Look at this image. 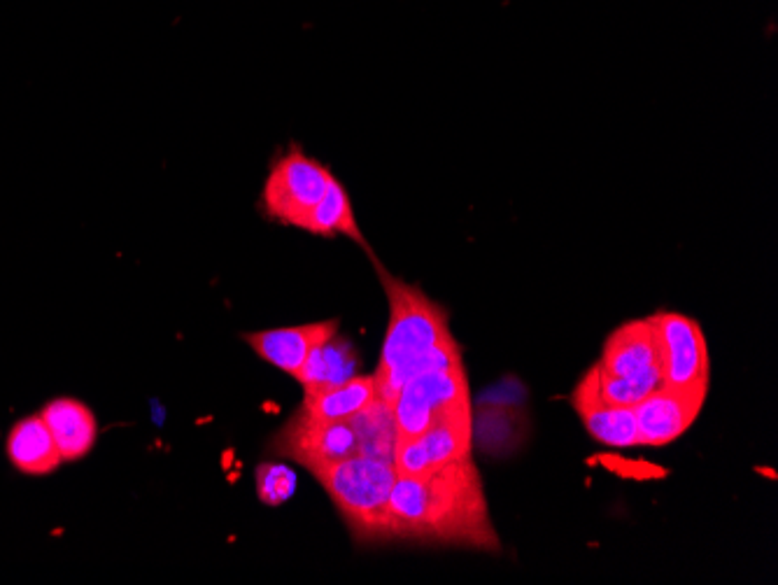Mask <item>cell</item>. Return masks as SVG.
I'll use <instances>...</instances> for the list:
<instances>
[{
    "label": "cell",
    "mask_w": 778,
    "mask_h": 585,
    "mask_svg": "<svg viewBox=\"0 0 778 585\" xmlns=\"http://www.w3.org/2000/svg\"><path fill=\"white\" fill-rule=\"evenodd\" d=\"M392 538L499 550L490 508L471 457L419 476H396L389 495Z\"/></svg>",
    "instance_id": "obj_1"
},
{
    "label": "cell",
    "mask_w": 778,
    "mask_h": 585,
    "mask_svg": "<svg viewBox=\"0 0 778 585\" xmlns=\"http://www.w3.org/2000/svg\"><path fill=\"white\" fill-rule=\"evenodd\" d=\"M259 212L273 224L319 238L345 235L369 250L345 185L329 166L292 142L278 149L259 194Z\"/></svg>",
    "instance_id": "obj_2"
},
{
    "label": "cell",
    "mask_w": 778,
    "mask_h": 585,
    "mask_svg": "<svg viewBox=\"0 0 778 585\" xmlns=\"http://www.w3.org/2000/svg\"><path fill=\"white\" fill-rule=\"evenodd\" d=\"M376 266L389 301V324L373 378L378 385V397L392 404L399 390L406 385L408 369L419 357L452 338V333H450L445 308L433 303L419 287L403 283L380 264Z\"/></svg>",
    "instance_id": "obj_3"
},
{
    "label": "cell",
    "mask_w": 778,
    "mask_h": 585,
    "mask_svg": "<svg viewBox=\"0 0 778 585\" xmlns=\"http://www.w3.org/2000/svg\"><path fill=\"white\" fill-rule=\"evenodd\" d=\"M396 476L392 462L369 455H354L315 474L357 543L392 541L389 495Z\"/></svg>",
    "instance_id": "obj_4"
},
{
    "label": "cell",
    "mask_w": 778,
    "mask_h": 585,
    "mask_svg": "<svg viewBox=\"0 0 778 585\" xmlns=\"http://www.w3.org/2000/svg\"><path fill=\"white\" fill-rule=\"evenodd\" d=\"M467 408H471V401L464 367L417 376L403 385L392 401L401 436H419L438 420Z\"/></svg>",
    "instance_id": "obj_5"
},
{
    "label": "cell",
    "mask_w": 778,
    "mask_h": 585,
    "mask_svg": "<svg viewBox=\"0 0 778 585\" xmlns=\"http://www.w3.org/2000/svg\"><path fill=\"white\" fill-rule=\"evenodd\" d=\"M273 448L282 457L299 462L312 476L322 469L362 455L359 438L350 420H319L299 408L278 431Z\"/></svg>",
    "instance_id": "obj_6"
},
{
    "label": "cell",
    "mask_w": 778,
    "mask_h": 585,
    "mask_svg": "<svg viewBox=\"0 0 778 585\" xmlns=\"http://www.w3.org/2000/svg\"><path fill=\"white\" fill-rule=\"evenodd\" d=\"M660 345L662 385L674 390L708 387V347L701 326L678 313H655L648 317Z\"/></svg>",
    "instance_id": "obj_7"
},
{
    "label": "cell",
    "mask_w": 778,
    "mask_h": 585,
    "mask_svg": "<svg viewBox=\"0 0 778 585\" xmlns=\"http://www.w3.org/2000/svg\"><path fill=\"white\" fill-rule=\"evenodd\" d=\"M464 457H471V408L443 417L419 436L399 434L392 464L399 476H419Z\"/></svg>",
    "instance_id": "obj_8"
},
{
    "label": "cell",
    "mask_w": 778,
    "mask_h": 585,
    "mask_svg": "<svg viewBox=\"0 0 778 585\" xmlns=\"http://www.w3.org/2000/svg\"><path fill=\"white\" fill-rule=\"evenodd\" d=\"M708 387L674 390L660 385L634 408L638 445H667L676 441L697 420L706 401Z\"/></svg>",
    "instance_id": "obj_9"
},
{
    "label": "cell",
    "mask_w": 778,
    "mask_h": 585,
    "mask_svg": "<svg viewBox=\"0 0 778 585\" xmlns=\"http://www.w3.org/2000/svg\"><path fill=\"white\" fill-rule=\"evenodd\" d=\"M338 333V320L308 322L299 326H282V329L245 333V343L261 357L264 362L285 371L292 378L299 376L310 352Z\"/></svg>",
    "instance_id": "obj_10"
},
{
    "label": "cell",
    "mask_w": 778,
    "mask_h": 585,
    "mask_svg": "<svg viewBox=\"0 0 778 585\" xmlns=\"http://www.w3.org/2000/svg\"><path fill=\"white\" fill-rule=\"evenodd\" d=\"M574 408L594 441H599V443L608 448L638 445L634 408L615 406L608 404L606 399H601L597 390V371H594V367L576 385Z\"/></svg>",
    "instance_id": "obj_11"
},
{
    "label": "cell",
    "mask_w": 778,
    "mask_h": 585,
    "mask_svg": "<svg viewBox=\"0 0 778 585\" xmlns=\"http://www.w3.org/2000/svg\"><path fill=\"white\" fill-rule=\"evenodd\" d=\"M597 369L604 376L615 378H631L660 371V345L648 317L617 326L606 340Z\"/></svg>",
    "instance_id": "obj_12"
},
{
    "label": "cell",
    "mask_w": 778,
    "mask_h": 585,
    "mask_svg": "<svg viewBox=\"0 0 778 585\" xmlns=\"http://www.w3.org/2000/svg\"><path fill=\"white\" fill-rule=\"evenodd\" d=\"M63 462L82 460L96 443L98 424L94 413L78 399L61 397L40 410Z\"/></svg>",
    "instance_id": "obj_13"
},
{
    "label": "cell",
    "mask_w": 778,
    "mask_h": 585,
    "mask_svg": "<svg viewBox=\"0 0 778 585\" xmlns=\"http://www.w3.org/2000/svg\"><path fill=\"white\" fill-rule=\"evenodd\" d=\"M7 457L21 474L30 476L51 474L63 462L56 441L40 413L24 417L12 427L7 436Z\"/></svg>",
    "instance_id": "obj_14"
},
{
    "label": "cell",
    "mask_w": 778,
    "mask_h": 585,
    "mask_svg": "<svg viewBox=\"0 0 778 585\" xmlns=\"http://www.w3.org/2000/svg\"><path fill=\"white\" fill-rule=\"evenodd\" d=\"M376 399H378L376 378L354 376L345 383L306 394L299 408L312 417H319V420H352L357 413H362Z\"/></svg>",
    "instance_id": "obj_15"
},
{
    "label": "cell",
    "mask_w": 778,
    "mask_h": 585,
    "mask_svg": "<svg viewBox=\"0 0 778 585\" xmlns=\"http://www.w3.org/2000/svg\"><path fill=\"white\" fill-rule=\"evenodd\" d=\"M357 352L350 340L338 338V333L315 347L294 381H299L303 392L312 394L331 385L345 383L357 374Z\"/></svg>",
    "instance_id": "obj_16"
},
{
    "label": "cell",
    "mask_w": 778,
    "mask_h": 585,
    "mask_svg": "<svg viewBox=\"0 0 778 585\" xmlns=\"http://www.w3.org/2000/svg\"><path fill=\"white\" fill-rule=\"evenodd\" d=\"M350 422H352L357 438H359L362 455L392 462L394 443H396V436H399V429H396L394 413H392V404H387V401L378 397L376 401H371L362 413H357Z\"/></svg>",
    "instance_id": "obj_17"
},
{
    "label": "cell",
    "mask_w": 778,
    "mask_h": 585,
    "mask_svg": "<svg viewBox=\"0 0 778 585\" xmlns=\"http://www.w3.org/2000/svg\"><path fill=\"white\" fill-rule=\"evenodd\" d=\"M597 371V390L601 399H606L608 404L615 406H636L641 399H646L653 390H657L662 385V374L653 371V374L643 376H631V378H615V376H604L594 364Z\"/></svg>",
    "instance_id": "obj_18"
},
{
    "label": "cell",
    "mask_w": 778,
    "mask_h": 585,
    "mask_svg": "<svg viewBox=\"0 0 778 585\" xmlns=\"http://www.w3.org/2000/svg\"><path fill=\"white\" fill-rule=\"evenodd\" d=\"M257 497L266 506H280L294 495L296 474L280 462H266L257 467Z\"/></svg>",
    "instance_id": "obj_19"
}]
</instances>
